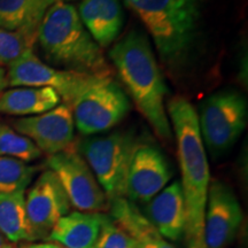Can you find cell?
I'll return each mask as SVG.
<instances>
[{
	"instance_id": "28",
	"label": "cell",
	"mask_w": 248,
	"mask_h": 248,
	"mask_svg": "<svg viewBox=\"0 0 248 248\" xmlns=\"http://www.w3.org/2000/svg\"><path fill=\"white\" fill-rule=\"evenodd\" d=\"M8 243V240L6 239V238L4 237V235H2L1 233H0V248H1L2 246H5L6 244Z\"/></svg>"
},
{
	"instance_id": "21",
	"label": "cell",
	"mask_w": 248,
	"mask_h": 248,
	"mask_svg": "<svg viewBox=\"0 0 248 248\" xmlns=\"http://www.w3.org/2000/svg\"><path fill=\"white\" fill-rule=\"evenodd\" d=\"M42 154L32 140L7 124L0 122V156L13 157L23 162H32L38 160Z\"/></svg>"
},
{
	"instance_id": "2",
	"label": "cell",
	"mask_w": 248,
	"mask_h": 248,
	"mask_svg": "<svg viewBox=\"0 0 248 248\" xmlns=\"http://www.w3.org/2000/svg\"><path fill=\"white\" fill-rule=\"evenodd\" d=\"M171 126L177 140L182 188L186 207L187 240L203 238L204 212L210 182L209 166L201 138L198 114L194 107L183 97L168 102Z\"/></svg>"
},
{
	"instance_id": "15",
	"label": "cell",
	"mask_w": 248,
	"mask_h": 248,
	"mask_svg": "<svg viewBox=\"0 0 248 248\" xmlns=\"http://www.w3.org/2000/svg\"><path fill=\"white\" fill-rule=\"evenodd\" d=\"M77 13L101 48L113 44L123 29L124 12L120 0H82Z\"/></svg>"
},
{
	"instance_id": "16",
	"label": "cell",
	"mask_w": 248,
	"mask_h": 248,
	"mask_svg": "<svg viewBox=\"0 0 248 248\" xmlns=\"http://www.w3.org/2000/svg\"><path fill=\"white\" fill-rule=\"evenodd\" d=\"M106 218L101 213H69L59 219L47 239L66 248H93Z\"/></svg>"
},
{
	"instance_id": "24",
	"label": "cell",
	"mask_w": 248,
	"mask_h": 248,
	"mask_svg": "<svg viewBox=\"0 0 248 248\" xmlns=\"http://www.w3.org/2000/svg\"><path fill=\"white\" fill-rule=\"evenodd\" d=\"M70 1H74V0H31L27 16L24 18L22 26L16 31L22 33L24 38L29 42V44L33 46L36 43L37 30H38L40 21L45 15L46 11L55 4H60V2L69 4Z\"/></svg>"
},
{
	"instance_id": "22",
	"label": "cell",
	"mask_w": 248,
	"mask_h": 248,
	"mask_svg": "<svg viewBox=\"0 0 248 248\" xmlns=\"http://www.w3.org/2000/svg\"><path fill=\"white\" fill-rule=\"evenodd\" d=\"M29 51H32V45L22 33L0 28V66H12Z\"/></svg>"
},
{
	"instance_id": "29",
	"label": "cell",
	"mask_w": 248,
	"mask_h": 248,
	"mask_svg": "<svg viewBox=\"0 0 248 248\" xmlns=\"http://www.w3.org/2000/svg\"><path fill=\"white\" fill-rule=\"evenodd\" d=\"M1 248H17V247L15 246V244H13V243H7L5 246H2Z\"/></svg>"
},
{
	"instance_id": "25",
	"label": "cell",
	"mask_w": 248,
	"mask_h": 248,
	"mask_svg": "<svg viewBox=\"0 0 248 248\" xmlns=\"http://www.w3.org/2000/svg\"><path fill=\"white\" fill-rule=\"evenodd\" d=\"M31 0H0V28L18 30L27 16Z\"/></svg>"
},
{
	"instance_id": "1",
	"label": "cell",
	"mask_w": 248,
	"mask_h": 248,
	"mask_svg": "<svg viewBox=\"0 0 248 248\" xmlns=\"http://www.w3.org/2000/svg\"><path fill=\"white\" fill-rule=\"evenodd\" d=\"M109 58L139 111L160 138L170 140L171 124L164 105L168 88L147 36L130 31L110 48Z\"/></svg>"
},
{
	"instance_id": "14",
	"label": "cell",
	"mask_w": 248,
	"mask_h": 248,
	"mask_svg": "<svg viewBox=\"0 0 248 248\" xmlns=\"http://www.w3.org/2000/svg\"><path fill=\"white\" fill-rule=\"evenodd\" d=\"M144 215L163 238L181 240L186 232V207L181 182L166 186L148 201Z\"/></svg>"
},
{
	"instance_id": "19",
	"label": "cell",
	"mask_w": 248,
	"mask_h": 248,
	"mask_svg": "<svg viewBox=\"0 0 248 248\" xmlns=\"http://www.w3.org/2000/svg\"><path fill=\"white\" fill-rule=\"evenodd\" d=\"M0 233L13 244L31 241L26 212V191L0 193Z\"/></svg>"
},
{
	"instance_id": "17",
	"label": "cell",
	"mask_w": 248,
	"mask_h": 248,
	"mask_svg": "<svg viewBox=\"0 0 248 248\" xmlns=\"http://www.w3.org/2000/svg\"><path fill=\"white\" fill-rule=\"evenodd\" d=\"M110 217L133 238L138 248H176L148 221L135 202L126 198L109 201Z\"/></svg>"
},
{
	"instance_id": "12",
	"label": "cell",
	"mask_w": 248,
	"mask_h": 248,
	"mask_svg": "<svg viewBox=\"0 0 248 248\" xmlns=\"http://www.w3.org/2000/svg\"><path fill=\"white\" fill-rule=\"evenodd\" d=\"M243 218V209L230 186L219 181L209 184L203 223L206 247L228 248L237 237Z\"/></svg>"
},
{
	"instance_id": "13",
	"label": "cell",
	"mask_w": 248,
	"mask_h": 248,
	"mask_svg": "<svg viewBox=\"0 0 248 248\" xmlns=\"http://www.w3.org/2000/svg\"><path fill=\"white\" fill-rule=\"evenodd\" d=\"M13 128L33 141L42 153L51 156L73 146L75 122L73 110L66 104L35 116L13 121Z\"/></svg>"
},
{
	"instance_id": "8",
	"label": "cell",
	"mask_w": 248,
	"mask_h": 248,
	"mask_svg": "<svg viewBox=\"0 0 248 248\" xmlns=\"http://www.w3.org/2000/svg\"><path fill=\"white\" fill-rule=\"evenodd\" d=\"M101 78L107 77H95L74 71L59 70L43 62L33 51H29L20 60L9 66L6 73L7 86L51 88L60 95L63 104L70 108L83 92Z\"/></svg>"
},
{
	"instance_id": "5",
	"label": "cell",
	"mask_w": 248,
	"mask_h": 248,
	"mask_svg": "<svg viewBox=\"0 0 248 248\" xmlns=\"http://www.w3.org/2000/svg\"><path fill=\"white\" fill-rule=\"evenodd\" d=\"M136 142L133 131L90 136L80 142V155L94 173L108 201L125 198L126 175Z\"/></svg>"
},
{
	"instance_id": "23",
	"label": "cell",
	"mask_w": 248,
	"mask_h": 248,
	"mask_svg": "<svg viewBox=\"0 0 248 248\" xmlns=\"http://www.w3.org/2000/svg\"><path fill=\"white\" fill-rule=\"evenodd\" d=\"M93 248H138V246L128 232L117 225L110 216H107Z\"/></svg>"
},
{
	"instance_id": "11",
	"label": "cell",
	"mask_w": 248,
	"mask_h": 248,
	"mask_svg": "<svg viewBox=\"0 0 248 248\" xmlns=\"http://www.w3.org/2000/svg\"><path fill=\"white\" fill-rule=\"evenodd\" d=\"M172 177L168 160L157 146L136 142L126 175L125 198L132 202L153 199Z\"/></svg>"
},
{
	"instance_id": "3",
	"label": "cell",
	"mask_w": 248,
	"mask_h": 248,
	"mask_svg": "<svg viewBox=\"0 0 248 248\" xmlns=\"http://www.w3.org/2000/svg\"><path fill=\"white\" fill-rule=\"evenodd\" d=\"M36 42L46 60L54 66L95 77H113L102 48L83 26L71 4L60 2L46 11Z\"/></svg>"
},
{
	"instance_id": "27",
	"label": "cell",
	"mask_w": 248,
	"mask_h": 248,
	"mask_svg": "<svg viewBox=\"0 0 248 248\" xmlns=\"http://www.w3.org/2000/svg\"><path fill=\"white\" fill-rule=\"evenodd\" d=\"M7 88V82H6V71L4 68L0 66V93Z\"/></svg>"
},
{
	"instance_id": "6",
	"label": "cell",
	"mask_w": 248,
	"mask_h": 248,
	"mask_svg": "<svg viewBox=\"0 0 248 248\" xmlns=\"http://www.w3.org/2000/svg\"><path fill=\"white\" fill-rule=\"evenodd\" d=\"M247 117V99L235 90H222L201 102L198 116L201 138L214 157L237 142L246 128Z\"/></svg>"
},
{
	"instance_id": "10",
	"label": "cell",
	"mask_w": 248,
	"mask_h": 248,
	"mask_svg": "<svg viewBox=\"0 0 248 248\" xmlns=\"http://www.w3.org/2000/svg\"><path fill=\"white\" fill-rule=\"evenodd\" d=\"M70 201L58 176L49 169L40 173L26 197L31 240L47 239L53 226L70 213Z\"/></svg>"
},
{
	"instance_id": "4",
	"label": "cell",
	"mask_w": 248,
	"mask_h": 248,
	"mask_svg": "<svg viewBox=\"0 0 248 248\" xmlns=\"http://www.w3.org/2000/svg\"><path fill=\"white\" fill-rule=\"evenodd\" d=\"M138 15L171 68L181 67L193 48L200 20L199 0H123Z\"/></svg>"
},
{
	"instance_id": "18",
	"label": "cell",
	"mask_w": 248,
	"mask_h": 248,
	"mask_svg": "<svg viewBox=\"0 0 248 248\" xmlns=\"http://www.w3.org/2000/svg\"><path fill=\"white\" fill-rule=\"evenodd\" d=\"M61 102L51 88L16 86L0 93V113L13 116L39 115L53 109Z\"/></svg>"
},
{
	"instance_id": "9",
	"label": "cell",
	"mask_w": 248,
	"mask_h": 248,
	"mask_svg": "<svg viewBox=\"0 0 248 248\" xmlns=\"http://www.w3.org/2000/svg\"><path fill=\"white\" fill-rule=\"evenodd\" d=\"M46 166L58 176L70 204L85 213H101L109 201L84 157L73 147L48 156Z\"/></svg>"
},
{
	"instance_id": "20",
	"label": "cell",
	"mask_w": 248,
	"mask_h": 248,
	"mask_svg": "<svg viewBox=\"0 0 248 248\" xmlns=\"http://www.w3.org/2000/svg\"><path fill=\"white\" fill-rule=\"evenodd\" d=\"M37 171L38 167L13 157L0 156V193L26 191Z\"/></svg>"
},
{
	"instance_id": "7",
	"label": "cell",
	"mask_w": 248,
	"mask_h": 248,
	"mask_svg": "<svg viewBox=\"0 0 248 248\" xmlns=\"http://www.w3.org/2000/svg\"><path fill=\"white\" fill-rule=\"evenodd\" d=\"M77 130L85 136L108 131L130 110L128 95L113 77L101 78L82 93L71 106Z\"/></svg>"
},
{
	"instance_id": "26",
	"label": "cell",
	"mask_w": 248,
	"mask_h": 248,
	"mask_svg": "<svg viewBox=\"0 0 248 248\" xmlns=\"http://www.w3.org/2000/svg\"><path fill=\"white\" fill-rule=\"evenodd\" d=\"M18 248H66L61 245L53 241H47V243H29V244H23L21 245Z\"/></svg>"
}]
</instances>
